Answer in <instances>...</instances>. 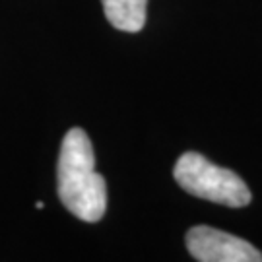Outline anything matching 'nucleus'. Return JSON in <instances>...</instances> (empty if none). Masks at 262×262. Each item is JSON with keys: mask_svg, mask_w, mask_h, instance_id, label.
Segmentation results:
<instances>
[{"mask_svg": "<svg viewBox=\"0 0 262 262\" xmlns=\"http://www.w3.org/2000/svg\"><path fill=\"white\" fill-rule=\"evenodd\" d=\"M58 196L64 208L78 220L95 224L107 210V185L95 171L92 140L82 128L66 132L58 156Z\"/></svg>", "mask_w": 262, "mask_h": 262, "instance_id": "obj_1", "label": "nucleus"}, {"mask_svg": "<svg viewBox=\"0 0 262 262\" xmlns=\"http://www.w3.org/2000/svg\"><path fill=\"white\" fill-rule=\"evenodd\" d=\"M187 249L200 262H260L262 253L241 237L208 225H196L187 233Z\"/></svg>", "mask_w": 262, "mask_h": 262, "instance_id": "obj_3", "label": "nucleus"}, {"mask_svg": "<svg viewBox=\"0 0 262 262\" xmlns=\"http://www.w3.org/2000/svg\"><path fill=\"white\" fill-rule=\"evenodd\" d=\"M103 12L113 28L138 33L146 24L148 0H101Z\"/></svg>", "mask_w": 262, "mask_h": 262, "instance_id": "obj_4", "label": "nucleus"}, {"mask_svg": "<svg viewBox=\"0 0 262 262\" xmlns=\"http://www.w3.org/2000/svg\"><path fill=\"white\" fill-rule=\"evenodd\" d=\"M173 177L185 192L229 208H243L251 202V190L237 173L212 163L196 151L177 159Z\"/></svg>", "mask_w": 262, "mask_h": 262, "instance_id": "obj_2", "label": "nucleus"}]
</instances>
